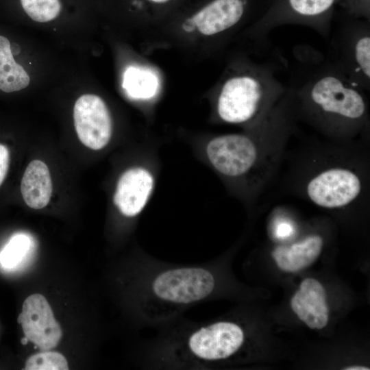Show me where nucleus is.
<instances>
[{
	"label": "nucleus",
	"mask_w": 370,
	"mask_h": 370,
	"mask_svg": "<svg viewBox=\"0 0 370 370\" xmlns=\"http://www.w3.org/2000/svg\"><path fill=\"white\" fill-rule=\"evenodd\" d=\"M29 83L28 73L14 59L9 40L0 35V90L16 92L25 88Z\"/></svg>",
	"instance_id": "nucleus-14"
},
{
	"label": "nucleus",
	"mask_w": 370,
	"mask_h": 370,
	"mask_svg": "<svg viewBox=\"0 0 370 370\" xmlns=\"http://www.w3.org/2000/svg\"><path fill=\"white\" fill-rule=\"evenodd\" d=\"M296 225L289 218L278 215L273 219L271 232L273 236L278 241H285L294 236L296 233Z\"/></svg>",
	"instance_id": "nucleus-19"
},
{
	"label": "nucleus",
	"mask_w": 370,
	"mask_h": 370,
	"mask_svg": "<svg viewBox=\"0 0 370 370\" xmlns=\"http://www.w3.org/2000/svg\"><path fill=\"white\" fill-rule=\"evenodd\" d=\"M293 99L287 90L271 111L245 133L218 135L205 147L207 160L224 178L244 184L252 197L277 173L296 127Z\"/></svg>",
	"instance_id": "nucleus-2"
},
{
	"label": "nucleus",
	"mask_w": 370,
	"mask_h": 370,
	"mask_svg": "<svg viewBox=\"0 0 370 370\" xmlns=\"http://www.w3.org/2000/svg\"><path fill=\"white\" fill-rule=\"evenodd\" d=\"M127 280L128 302L138 323L158 328L213 297L220 286L210 263L173 264L146 254L132 262Z\"/></svg>",
	"instance_id": "nucleus-3"
},
{
	"label": "nucleus",
	"mask_w": 370,
	"mask_h": 370,
	"mask_svg": "<svg viewBox=\"0 0 370 370\" xmlns=\"http://www.w3.org/2000/svg\"><path fill=\"white\" fill-rule=\"evenodd\" d=\"M293 54L296 62L287 86L297 121L305 122L329 141L350 143L367 135V92L314 48L297 47Z\"/></svg>",
	"instance_id": "nucleus-1"
},
{
	"label": "nucleus",
	"mask_w": 370,
	"mask_h": 370,
	"mask_svg": "<svg viewBox=\"0 0 370 370\" xmlns=\"http://www.w3.org/2000/svg\"><path fill=\"white\" fill-rule=\"evenodd\" d=\"M31 240L25 234L13 236L0 253V263L6 269H13L25 258L31 248Z\"/></svg>",
	"instance_id": "nucleus-16"
},
{
	"label": "nucleus",
	"mask_w": 370,
	"mask_h": 370,
	"mask_svg": "<svg viewBox=\"0 0 370 370\" xmlns=\"http://www.w3.org/2000/svg\"><path fill=\"white\" fill-rule=\"evenodd\" d=\"M18 321L25 337L43 351L56 347L62 336V330L53 310L41 294H32L24 301Z\"/></svg>",
	"instance_id": "nucleus-8"
},
{
	"label": "nucleus",
	"mask_w": 370,
	"mask_h": 370,
	"mask_svg": "<svg viewBox=\"0 0 370 370\" xmlns=\"http://www.w3.org/2000/svg\"><path fill=\"white\" fill-rule=\"evenodd\" d=\"M336 7L349 16L370 20V0H336Z\"/></svg>",
	"instance_id": "nucleus-18"
},
{
	"label": "nucleus",
	"mask_w": 370,
	"mask_h": 370,
	"mask_svg": "<svg viewBox=\"0 0 370 370\" xmlns=\"http://www.w3.org/2000/svg\"><path fill=\"white\" fill-rule=\"evenodd\" d=\"M291 306L298 317L311 329H322L328 321L325 292L315 279L306 278L291 299Z\"/></svg>",
	"instance_id": "nucleus-10"
},
{
	"label": "nucleus",
	"mask_w": 370,
	"mask_h": 370,
	"mask_svg": "<svg viewBox=\"0 0 370 370\" xmlns=\"http://www.w3.org/2000/svg\"><path fill=\"white\" fill-rule=\"evenodd\" d=\"M346 370H369V369L366 367L362 366H351L346 368H344Z\"/></svg>",
	"instance_id": "nucleus-21"
},
{
	"label": "nucleus",
	"mask_w": 370,
	"mask_h": 370,
	"mask_svg": "<svg viewBox=\"0 0 370 370\" xmlns=\"http://www.w3.org/2000/svg\"><path fill=\"white\" fill-rule=\"evenodd\" d=\"M124 86L132 97L147 99L156 93L158 79L156 76L149 70L131 67L125 73Z\"/></svg>",
	"instance_id": "nucleus-15"
},
{
	"label": "nucleus",
	"mask_w": 370,
	"mask_h": 370,
	"mask_svg": "<svg viewBox=\"0 0 370 370\" xmlns=\"http://www.w3.org/2000/svg\"><path fill=\"white\" fill-rule=\"evenodd\" d=\"M309 166L299 189L314 205L327 210L344 209L367 194V165L348 155H336Z\"/></svg>",
	"instance_id": "nucleus-5"
},
{
	"label": "nucleus",
	"mask_w": 370,
	"mask_h": 370,
	"mask_svg": "<svg viewBox=\"0 0 370 370\" xmlns=\"http://www.w3.org/2000/svg\"><path fill=\"white\" fill-rule=\"evenodd\" d=\"M147 1L155 4H163V3H168L171 1V0H147Z\"/></svg>",
	"instance_id": "nucleus-22"
},
{
	"label": "nucleus",
	"mask_w": 370,
	"mask_h": 370,
	"mask_svg": "<svg viewBox=\"0 0 370 370\" xmlns=\"http://www.w3.org/2000/svg\"><path fill=\"white\" fill-rule=\"evenodd\" d=\"M74 126L80 142L98 151L109 143L112 121L105 101L99 96L86 93L79 97L73 107Z\"/></svg>",
	"instance_id": "nucleus-7"
},
{
	"label": "nucleus",
	"mask_w": 370,
	"mask_h": 370,
	"mask_svg": "<svg viewBox=\"0 0 370 370\" xmlns=\"http://www.w3.org/2000/svg\"><path fill=\"white\" fill-rule=\"evenodd\" d=\"M91 0H16L23 16L38 24H48L62 18L86 16Z\"/></svg>",
	"instance_id": "nucleus-11"
},
{
	"label": "nucleus",
	"mask_w": 370,
	"mask_h": 370,
	"mask_svg": "<svg viewBox=\"0 0 370 370\" xmlns=\"http://www.w3.org/2000/svg\"><path fill=\"white\" fill-rule=\"evenodd\" d=\"M326 58L352 82L370 90V20L334 14Z\"/></svg>",
	"instance_id": "nucleus-6"
},
{
	"label": "nucleus",
	"mask_w": 370,
	"mask_h": 370,
	"mask_svg": "<svg viewBox=\"0 0 370 370\" xmlns=\"http://www.w3.org/2000/svg\"><path fill=\"white\" fill-rule=\"evenodd\" d=\"M10 151L4 145L0 144V186L3 182L8 171Z\"/></svg>",
	"instance_id": "nucleus-20"
},
{
	"label": "nucleus",
	"mask_w": 370,
	"mask_h": 370,
	"mask_svg": "<svg viewBox=\"0 0 370 370\" xmlns=\"http://www.w3.org/2000/svg\"><path fill=\"white\" fill-rule=\"evenodd\" d=\"M21 192L25 203L32 209H41L49 204L52 182L45 163L39 160L29 163L21 180Z\"/></svg>",
	"instance_id": "nucleus-13"
},
{
	"label": "nucleus",
	"mask_w": 370,
	"mask_h": 370,
	"mask_svg": "<svg viewBox=\"0 0 370 370\" xmlns=\"http://www.w3.org/2000/svg\"><path fill=\"white\" fill-rule=\"evenodd\" d=\"M26 370H67L68 362L60 353L43 352L27 358L25 368Z\"/></svg>",
	"instance_id": "nucleus-17"
},
{
	"label": "nucleus",
	"mask_w": 370,
	"mask_h": 370,
	"mask_svg": "<svg viewBox=\"0 0 370 370\" xmlns=\"http://www.w3.org/2000/svg\"><path fill=\"white\" fill-rule=\"evenodd\" d=\"M323 247V238L318 234H311L292 244L276 247L272 256L280 269L295 272L312 264Z\"/></svg>",
	"instance_id": "nucleus-12"
},
{
	"label": "nucleus",
	"mask_w": 370,
	"mask_h": 370,
	"mask_svg": "<svg viewBox=\"0 0 370 370\" xmlns=\"http://www.w3.org/2000/svg\"><path fill=\"white\" fill-rule=\"evenodd\" d=\"M154 186V176L148 168L143 166L129 168L118 180L114 204L123 217L135 218L146 207Z\"/></svg>",
	"instance_id": "nucleus-9"
},
{
	"label": "nucleus",
	"mask_w": 370,
	"mask_h": 370,
	"mask_svg": "<svg viewBox=\"0 0 370 370\" xmlns=\"http://www.w3.org/2000/svg\"><path fill=\"white\" fill-rule=\"evenodd\" d=\"M241 69L221 84L216 112L223 123L249 127L271 111L288 86L278 77L281 66L273 60H245Z\"/></svg>",
	"instance_id": "nucleus-4"
}]
</instances>
